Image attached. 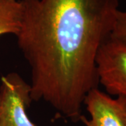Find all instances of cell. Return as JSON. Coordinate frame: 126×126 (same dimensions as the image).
I'll use <instances>...</instances> for the list:
<instances>
[{
	"label": "cell",
	"instance_id": "6da1fadb",
	"mask_svg": "<svg viewBox=\"0 0 126 126\" xmlns=\"http://www.w3.org/2000/svg\"><path fill=\"white\" fill-rule=\"evenodd\" d=\"M19 48L31 70L32 98L80 121L87 94L97 88L96 56L112 32L118 0H20Z\"/></svg>",
	"mask_w": 126,
	"mask_h": 126
},
{
	"label": "cell",
	"instance_id": "7a4b0ae2",
	"mask_svg": "<svg viewBox=\"0 0 126 126\" xmlns=\"http://www.w3.org/2000/svg\"><path fill=\"white\" fill-rule=\"evenodd\" d=\"M95 63L98 83L106 93L126 98V41L110 36L99 47Z\"/></svg>",
	"mask_w": 126,
	"mask_h": 126
},
{
	"label": "cell",
	"instance_id": "3957f363",
	"mask_svg": "<svg viewBox=\"0 0 126 126\" xmlns=\"http://www.w3.org/2000/svg\"><path fill=\"white\" fill-rule=\"evenodd\" d=\"M30 84L18 74L1 77L0 83V126H36L27 114L32 101Z\"/></svg>",
	"mask_w": 126,
	"mask_h": 126
},
{
	"label": "cell",
	"instance_id": "277c9868",
	"mask_svg": "<svg viewBox=\"0 0 126 126\" xmlns=\"http://www.w3.org/2000/svg\"><path fill=\"white\" fill-rule=\"evenodd\" d=\"M83 105L90 118L81 116L86 126H126V98L112 97L97 88L87 94Z\"/></svg>",
	"mask_w": 126,
	"mask_h": 126
},
{
	"label": "cell",
	"instance_id": "5b68a950",
	"mask_svg": "<svg viewBox=\"0 0 126 126\" xmlns=\"http://www.w3.org/2000/svg\"><path fill=\"white\" fill-rule=\"evenodd\" d=\"M23 7L20 0H0V36L20 31Z\"/></svg>",
	"mask_w": 126,
	"mask_h": 126
},
{
	"label": "cell",
	"instance_id": "8992f818",
	"mask_svg": "<svg viewBox=\"0 0 126 126\" xmlns=\"http://www.w3.org/2000/svg\"><path fill=\"white\" fill-rule=\"evenodd\" d=\"M111 36L126 41V10H118Z\"/></svg>",
	"mask_w": 126,
	"mask_h": 126
}]
</instances>
